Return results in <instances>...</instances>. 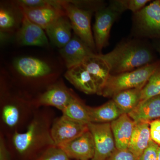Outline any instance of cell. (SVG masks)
Instances as JSON below:
<instances>
[{
    "instance_id": "30bf717a",
    "label": "cell",
    "mask_w": 160,
    "mask_h": 160,
    "mask_svg": "<svg viewBox=\"0 0 160 160\" xmlns=\"http://www.w3.org/2000/svg\"><path fill=\"white\" fill-rule=\"evenodd\" d=\"M119 15L109 6L96 12L93 35L96 48L99 54L108 46L112 27Z\"/></svg>"
},
{
    "instance_id": "d6a6232c",
    "label": "cell",
    "mask_w": 160,
    "mask_h": 160,
    "mask_svg": "<svg viewBox=\"0 0 160 160\" xmlns=\"http://www.w3.org/2000/svg\"><path fill=\"white\" fill-rule=\"evenodd\" d=\"M156 49L160 53V42L157 44L156 46Z\"/></svg>"
},
{
    "instance_id": "4fadbf2b",
    "label": "cell",
    "mask_w": 160,
    "mask_h": 160,
    "mask_svg": "<svg viewBox=\"0 0 160 160\" xmlns=\"http://www.w3.org/2000/svg\"><path fill=\"white\" fill-rule=\"evenodd\" d=\"M58 146L70 160H91L94 157V142L89 129L74 139Z\"/></svg>"
},
{
    "instance_id": "d6986e66",
    "label": "cell",
    "mask_w": 160,
    "mask_h": 160,
    "mask_svg": "<svg viewBox=\"0 0 160 160\" xmlns=\"http://www.w3.org/2000/svg\"><path fill=\"white\" fill-rule=\"evenodd\" d=\"M82 64L94 80L97 87V94L100 95L106 81L111 75L108 64L101 54H95L86 58Z\"/></svg>"
},
{
    "instance_id": "e575fe53",
    "label": "cell",
    "mask_w": 160,
    "mask_h": 160,
    "mask_svg": "<svg viewBox=\"0 0 160 160\" xmlns=\"http://www.w3.org/2000/svg\"></svg>"
},
{
    "instance_id": "9a60e30c",
    "label": "cell",
    "mask_w": 160,
    "mask_h": 160,
    "mask_svg": "<svg viewBox=\"0 0 160 160\" xmlns=\"http://www.w3.org/2000/svg\"><path fill=\"white\" fill-rule=\"evenodd\" d=\"M15 40L22 46L46 47L49 41L44 29L24 15L22 22L15 34Z\"/></svg>"
},
{
    "instance_id": "44dd1931",
    "label": "cell",
    "mask_w": 160,
    "mask_h": 160,
    "mask_svg": "<svg viewBox=\"0 0 160 160\" xmlns=\"http://www.w3.org/2000/svg\"><path fill=\"white\" fill-rule=\"evenodd\" d=\"M128 115L135 123H150L160 118V95L141 101Z\"/></svg>"
},
{
    "instance_id": "f1b7e54d",
    "label": "cell",
    "mask_w": 160,
    "mask_h": 160,
    "mask_svg": "<svg viewBox=\"0 0 160 160\" xmlns=\"http://www.w3.org/2000/svg\"><path fill=\"white\" fill-rule=\"evenodd\" d=\"M159 146L151 140L149 146L143 152L138 160H157L158 150Z\"/></svg>"
},
{
    "instance_id": "ffe728a7",
    "label": "cell",
    "mask_w": 160,
    "mask_h": 160,
    "mask_svg": "<svg viewBox=\"0 0 160 160\" xmlns=\"http://www.w3.org/2000/svg\"><path fill=\"white\" fill-rule=\"evenodd\" d=\"M72 30L69 18L65 15L48 26L45 31L51 43L60 49L71 39Z\"/></svg>"
},
{
    "instance_id": "8992f818",
    "label": "cell",
    "mask_w": 160,
    "mask_h": 160,
    "mask_svg": "<svg viewBox=\"0 0 160 160\" xmlns=\"http://www.w3.org/2000/svg\"><path fill=\"white\" fill-rule=\"evenodd\" d=\"M62 6L69 18L74 34L96 52L95 43L91 27L92 12L79 8L70 1H62Z\"/></svg>"
},
{
    "instance_id": "ba28073f",
    "label": "cell",
    "mask_w": 160,
    "mask_h": 160,
    "mask_svg": "<svg viewBox=\"0 0 160 160\" xmlns=\"http://www.w3.org/2000/svg\"><path fill=\"white\" fill-rule=\"evenodd\" d=\"M76 95L59 79L42 92L35 96L33 104L37 109L52 107L62 112Z\"/></svg>"
},
{
    "instance_id": "7a4b0ae2",
    "label": "cell",
    "mask_w": 160,
    "mask_h": 160,
    "mask_svg": "<svg viewBox=\"0 0 160 160\" xmlns=\"http://www.w3.org/2000/svg\"><path fill=\"white\" fill-rule=\"evenodd\" d=\"M33 97L16 86L10 77H1L0 132L7 136L26 129L37 109Z\"/></svg>"
},
{
    "instance_id": "d4e9b609",
    "label": "cell",
    "mask_w": 160,
    "mask_h": 160,
    "mask_svg": "<svg viewBox=\"0 0 160 160\" xmlns=\"http://www.w3.org/2000/svg\"><path fill=\"white\" fill-rule=\"evenodd\" d=\"M62 115L70 119L88 125L91 123L88 106L76 95L62 112Z\"/></svg>"
},
{
    "instance_id": "5bb4252c",
    "label": "cell",
    "mask_w": 160,
    "mask_h": 160,
    "mask_svg": "<svg viewBox=\"0 0 160 160\" xmlns=\"http://www.w3.org/2000/svg\"><path fill=\"white\" fill-rule=\"evenodd\" d=\"M59 52L67 69L82 64L86 58L97 54L75 34Z\"/></svg>"
},
{
    "instance_id": "7402d4cb",
    "label": "cell",
    "mask_w": 160,
    "mask_h": 160,
    "mask_svg": "<svg viewBox=\"0 0 160 160\" xmlns=\"http://www.w3.org/2000/svg\"><path fill=\"white\" fill-rule=\"evenodd\" d=\"M149 123H136L128 149L134 155L137 160L149 146L151 140Z\"/></svg>"
},
{
    "instance_id": "ac0fdd59",
    "label": "cell",
    "mask_w": 160,
    "mask_h": 160,
    "mask_svg": "<svg viewBox=\"0 0 160 160\" xmlns=\"http://www.w3.org/2000/svg\"><path fill=\"white\" fill-rule=\"evenodd\" d=\"M135 124L127 114L121 115L116 120L110 122L117 149H128Z\"/></svg>"
},
{
    "instance_id": "1f68e13d",
    "label": "cell",
    "mask_w": 160,
    "mask_h": 160,
    "mask_svg": "<svg viewBox=\"0 0 160 160\" xmlns=\"http://www.w3.org/2000/svg\"><path fill=\"white\" fill-rule=\"evenodd\" d=\"M152 141L160 146V120H155L149 123Z\"/></svg>"
},
{
    "instance_id": "484cf974",
    "label": "cell",
    "mask_w": 160,
    "mask_h": 160,
    "mask_svg": "<svg viewBox=\"0 0 160 160\" xmlns=\"http://www.w3.org/2000/svg\"><path fill=\"white\" fill-rule=\"evenodd\" d=\"M149 0H115L110 2L109 6L119 14L127 10L136 13L146 6Z\"/></svg>"
},
{
    "instance_id": "8fae6325",
    "label": "cell",
    "mask_w": 160,
    "mask_h": 160,
    "mask_svg": "<svg viewBox=\"0 0 160 160\" xmlns=\"http://www.w3.org/2000/svg\"><path fill=\"white\" fill-rule=\"evenodd\" d=\"M88 130V125L73 121L62 115L55 118L51 133L55 145L59 146L74 139Z\"/></svg>"
},
{
    "instance_id": "f546056e",
    "label": "cell",
    "mask_w": 160,
    "mask_h": 160,
    "mask_svg": "<svg viewBox=\"0 0 160 160\" xmlns=\"http://www.w3.org/2000/svg\"><path fill=\"white\" fill-rule=\"evenodd\" d=\"M106 160H137L134 155L129 149L118 150L116 149L114 152Z\"/></svg>"
},
{
    "instance_id": "e0dca14e",
    "label": "cell",
    "mask_w": 160,
    "mask_h": 160,
    "mask_svg": "<svg viewBox=\"0 0 160 160\" xmlns=\"http://www.w3.org/2000/svg\"><path fill=\"white\" fill-rule=\"evenodd\" d=\"M64 77L76 89L83 93L88 95L97 94L96 83L82 64L67 69Z\"/></svg>"
},
{
    "instance_id": "83f0119b",
    "label": "cell",
    "mask_w": 160,
    "mask_h": 160,
    "mask_svg": "<svg viewBox=\"0 0 160 160\" xmlns=\"http://www.w3.org/2000/svg\"><path fill=\"white\" fill-rule=\"evenodd\" d=\"M33 160H72L58 146H52L40 153Z\"/></svg>"
},
{
    "instance_id": "277c9868",
    "label": "cell",
    "mask_w": 160,
    "mask_h": 160,
    "mask_svg": "<svg viewBox=\"0 0 160 160\" xmlns=\"http://www.w3.org/2000/svg\"><path fill=\"white\" fill-rule=\"evenodd\" d=\"M100 54L108 64L111 75L133 71L152 63L153 60L150 49L133 41L120 43L110 52Z\"/></svg>"
},
{
    "instance_id": "4316f807",
    "label": "cell",
    "mask_w": 160,
    "mask_h": 160,
    "mask_svg": "<svg viewBox=\"0 0 160 160\" xmlns=\"http://www.w3.org/2000/svg\"><path fill=\"white\" fill-rule=\"evenodd\" d=\"M160 95V66L149 78L142 89L141 101Z\"/></svg>"
},
{
    "instance_id": "2e32d148",
    "label": "cell",
    "mask_w": 160,
    "mask_h": 160,
    "mask_svg": "<svg viewBox=\"0 0 160 160\" xmlns=\"http://www.w3.org/2000/svg\"><path fill=\"white\" fill-rule=\"evenodd\" d=\"M21 9L25 16L44 30L58 18L66 15L62 7L58 6H48Z\"/></svg>"
},
{
    "instance_id": "3957f363",
    "label": "cell",
    "mask_w": 160,
    "mask_h": 160,
    "mask_svg": "<svg viewBox=\"0 0 160 160\" xmlns=\"http://www.w3.org/2000/svg\"><path fill=\"white\" fill-rule=\"evenodd\" d=\"M11 70L14 85L33 97L56 82L60 76L59 70L52 63L31 56L15 59Z\"/></svg>"
},
{
    "instance_id": "4dcf8cb0",
    "label": "cell",
    "mask_w": 160,
    "mask_h": 160,
    "mask_svg": "<svg viewBox=\"0 0 160 160\" xmlns=\"http://www.w3.org/2000/svg\"><path fill=\"white\" fill-rule=\"evenodd\" d=\"M0 160H12L6 137L0 132Z\"/></svg>"
},
{
    "instance_id": "5b68a950",
    "label": "cell",
    "mask_w": 160,
    "mask_h": 160,
    "mask_svg": "<svg viewBox=\"0 0 160 160\" xmlns=\"http://www.w3.org/2000/svg\"><path fill=\"white\" fill-rule=\"evenodd\" d=\"M160 66V62H156L133 71L117 75H110L100 95L104 97L112 98L118 92L124 90L142 89L149 78Z\"/></svg>"
},
{
    "instance_id": "52a82bcc",
    "label": "cell",
    "mask_w": 160,
    "mask_h": 160,
    "mask_svg": "<svg viewBox=\"0 0 160 160\" xmlns=\"http://www.w3.org/2000/svg\"><path fill=\"white\" fill-rule=\"evenodd\" d=\"M135 32L141 36L160 39V0H156L133 15Z\"/></svg>"
},
{
    "instance_id": "836d02e7",
    "label": "cell",
    "mask_w": 160,
    "mask_h": 160,
    "mask_svg": "<svg viewBox=\"0 0 160 160\" xmlns=\"http://www.w3.org/2000/svg\"><path fill=\"white\" fill-rule=\"evenodd\" d=\"M157 160H160V146L159 147L158 150V157Z\"/></svg>"
},
{
    "instance_id": "9c48e42d",
    "label": "cell",
    "mask_w": 160,
    "mask_h": 160,
    "mask_svg": "<svg viewBox=\"0 0 160 160\" xmlns=\"http://www.w3.org/2000/svg\"><path fill=\"white\" fill-rule=\"evenodd\" d=\"M88 129L94 142V157L91 160H106L116 149L110 123H90Z\"/></svg>"
},
{
    "instance_id": "6da1fadb",
    "label": "cell",
    "mask_w": 160,
    "mask_h": 160,
    "mask_svg": "<svg viewBox=\"0 0 160 160\" xmlns=\"http://www.w3.org/2000/svg\"><path fill=\"white\" fill-rule=\"evenodd\" d=\"M56 112L50 107L36 109L22 132L6 137L12 160H33L47 148L54 146L51 129Z\"/></svg>"
},
{
    "instance_id": "cb8c5ba5",
    "label": "cell",
    "mask_w": 160,
    "mask_h": 160,
    "mask_svg": "<svg viewBox=\"0 0 160 160\" xmlns=\"http://www.w3.org/2000/svg\"><path fill=\"white\" fill-rule=\"evenodd\" d=\"M142 89H132L118 92L112 100L122 114H129L141 101Z\"/></svg>"
},
{
    "instance_id": "7c38bea8",
    "label": "cell",
    "mask_w": 160,
    "mask_h": 160,
    "mask_svg": "<svg viewBox=\"0 0 160 160\" xmlns=\"http://www.w3.org/2000/svg\"><path fill=\"white\" fill-rule=\"evenodd\" d=\"M24 15L14 1L1 2L0 32L1 41L16 34L22 25Z\"/></svg>"
},
{
    "instance_id": "603a6c76",
    "label": "cell",
    "mask_w": 160,
    "mask_h": 160,
    "mask_svg": "<svg viewBox=\"0 0 160 160\" xmlns=\"http://www.w3.org/2000/svg\"><path fill=\"white\" fill-rule=\"evenodd\" d=\"M91 123H110L123 114L112 100L97 107L88 106Z\"/></svg>"
}]
</instances>
